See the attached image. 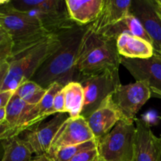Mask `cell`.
I'll use <instances>...</instances> for the list:
<instances>
[{"mask_svg":"<svg viewBox=\"0 0 161 161\" xmlns=\"http://www.w3.org/2000/svg\"><path fill=\"white\" fill-rule=\"evenodd\" d=\"M93 161H102V160H101V158H100V157H99V156H98V157H97V158H96L95 160H93Z\"/></svg>","mask_w":161,"mask_h":161,"instance_id":"cell-37","label":"cell"},{"mask_svg":"<svg viewBox=\"0 0 161 161\" xmlns=\"http://www.w3.org/2000/svg\"><path fill=\"white\" fill-rule=\"evenodd\" d=\"M160 140H161V136L160 137ZM160 161H161V149H160Z\"/></svg>","mask_w":161,"mask_h":161,"instance_id":"cell-39","label":"cell"},{"mask_svg":"<svg viewBox=\"0 0 161 161\" xmlns=\"http://www.w3.org/2000/svg\"><path fill=\"white\" fill-rule=\"evenodd\" d=\"M8 70H9V63L7 61L0 64V91H1L2 86H3L6 75H7Z\"/></svg>","mask_w":161,"mask_h":161,"instance_id":"cell-30","label":"cell"},{"mask_svg":"<svg viewBox=\"0 0 161 161\" xmlns=\"http://www.w3.org/2000/svg\"><path fill=\"white\" fill-rule=\"evenodd\" d=\"M124 33L138 36V37L142 38V39L148 41L152 44L150 38L149 37L146 31H145L144 28L140 23L138 19L130 13L128 15L126 16L124 19H122L120 21L111 26L110 28L104 30L100 34L110 38V39L116 40L119 36H120L121 34H124Z\"/></svg>","mask_w":161,"mask_h":161,"instance_id":"cell-19","label":"cell"},{"mask_svg":"<svg viewBox=\"0 0 161 161\" xmlns=\"http://www.w3.org/2000/svg\"><path fill=\"white\" fill-rule=\"evenodd\" d=\"M15 136H17L16 130L12 128L6 123V121L3 124L0 125V142Z\"/></svg>","mask_w":161,"mask_h":161,"instance_id":"cell-28","label":"cell"},{"mask_svg":"<svg viewBox=\"0 0 161 161\" xmlns=\"http://www.w3.org/2000/svg\"><path fill=\"white\" fill-rule=\"evenodd\" d=\"M8 41H12L10 36L4 28L0 26V44L8 42Z\"/></svg>","mask_w":161,"mask_h":161,"instance_id":"cell-31","label":"cell"},{"mask_svg":"<svg viewBox=\"0 0 161 161\" xmlns=\"http://www.w3.org/2000/svg\"><path fill=\"white\" fill-rule=\"evenodd\" d=\"M6 108H3L0 109V125L4 124L6 122Z\"/></svg>","mask_w":161,"mask_h":161,"instance_id":"cell-32","label":"cell"},{"mask_svg":"<svg viewBox=\"0 0 161 161\" xmlns=\"http://www.w3.org/2000/svg\"><path fill=\"white\" fill-rule=\"evenodd\" d=\"M32 107L33 105H30L24 102L15 93L11 97L7 106L6 107V121L12 128L15 129L16 133H17V130L19 126L23 122L28 112Z\"/></svg>","mask_w":161,"mask_h":161,"instance_id":"cell-22","label":"cell"},{"mask_svg":"<svg viewBox=\"0 0 161 161\" xmlns=\"http://www.w3.org/2000/svg\"><path fill=\"white\" fill-rule=\"evenodd\" d=\"M64 86L60 83H55L50 85L47 88V93L45 94L42 100L34 105L27 113L26 116L24 119L17 130V136L23 134L26 130H29L31 127L41 124L48 116L53 115V99L56 94L63 89Z\"/></svg>","mask_w":161,"mask_h":161,"instance_id":"cell-15","label":"cell"},{"mask_svg":"<svg viewBox=\"0 0 161 161\" xmlns=\"http://www.w3.org/2000/svg\"><path fill=\"white\" fill-rule=\"evenodd\" d=\"M3 152V146H2V143L1 142H0V157L2 156V153ZM3 157V156H2Z\"/></svg>","mask_w":161,"mask_h":161,"instance_id":"cell-36","label":"cell"},{"mask_svg":"<svg viewBox=\"0 0 161 161\" xmlns=\"http://www.w3.org/2000/svg\"><path fill=\"white\" fill-rule=\"evenodd\" d=\"M65 112L70 117L80 116L84 104V91L79 82H71L64 87Z\"/></svg>","mask_w":161,"mask_h":161,"instance_id":"cell-21","label":"cell"},{"mask_svg":"<svg viewBox=\"0 0 161 161\" xmlns=\"http://www.w3.org/2000/svg\"><path fill=\"white\" fill-rule=\"evenodd\" d=\"M9 4L17 10L35 17L50 35L78 25L70 18L63 0H13Z\"/></svg>","mask_w":161,"mask_h":161,"instance_id":"cell-5","label":"cell"},{"mask_svg":"<svg viewBox=\"0 0 161 161\" xmlns=\"http://www.w3.org/2000/svg\"></svg>","mask_w":161,"mask_h":161,"instance_id":"cell-42","label":"cell"},{"mask_svg":"<svg viewBox=\"0 0 161 161\" xmlns=\"http://www.w3.org/2000/svg\"><path fill=\"white\" fill-rule=\"evenodd\" d=\"M69 117L68 113H58L50 120L42 122L24 132L21 138L36 157L47 155L58 129Z\"/></svg>","mask_w":161,"mask_h":161,"instance_id":"cell-10","label":"cell"},{"mask_svg":"<svg viewBox=\"0 0 161 161\" xmlns=\"http://www.w3.org/2000/svg\"><path fill=\"white\" fill-rule=\"evenodd\" d=\"M159 6H160V5H159ZM160 9H161V6H160Z\"/></svg>","mask_w":161,"mask_h":161,"instance_id":"cell-41","label":"cell"},{"mask_svg":"<svg viewBox=\"0 0 161 161\" xmlns=\"http://www.w3.org/2000/svg\"><path fill=\"white\" fill-rule=\"evenodd\" d=\"M87 28L88 25H75L58 33L59 47L47 58L31 80L44 89L55 83L66 86L71 82H79L75 63Z\"/></svg>","mask_w":161,"mask_h":161,"instance_id":"cell-1","label":"cell"},{"mask_svg":"<svg viewBox=\"0 0 161 161\" xmlns=\"http://www.w3.org/2000/svg\"><path fill=\"white\" fill-rule=\"evenodd\" d=\"M132 0H105L103 9L95 21L88 25L94 32H101L116 25L130 14Z\"/></svg>","mask_w":161,"mask_h":161,"instance_id":"cell-16","label":"cell"},{"mask_svg":"<svg viewBox=\"0 0 161 161\" xmlns=\"http://www.w3.org/2000/svg\"><path fill=\"white\" fill-rule=\"evenodd\" d=\"M120 60L116 40L94 32L87 28L75 63L79 82L83 77L119 69Z\"/></svg>","mask_w":161,"mask_h":161,"instance_id":"cell-2","label":"cell"},{"mask_svg":"<svg viewBox=\"0 0 161 161\" xmlns=\"http://www.w3.org/2000/svg\"><path fill=\"white\" fill-rule=\"evenodd\" d=\"M156 3H157V2H156ZM157 13H158L159 16H160V18H161V9H160V6H159L157 3Z\"/></svg>","mask_w":161,"mask_h":161,"instance_id":"cell-34","label":"cell"},{"mask_svg":"<svg viewBox=\"0 0 161 161\" xmlns=\"http://www.w3.org/2000/svg\"><path fill=\"white\" fill-rule=\"evenodd\" d=\"M47 91L32 80H28L16 90L15 94L27 104L34 106L42 100Z\"/></svg>","mask_w":161,"mask_h":161,"instance_id":"cell-23","label":"cell"},{"mask_svg":"<svg viewBox=\"0 0 161 161\" xmlns=\"http://www.w3.org/2000/svg\"><path fill=\"white\" fill-rule=\"evenodd\" d=\"M79 83L84 91V104L80 116L86 119L121 85L119 69L107 70L82 78Z\"/></svg>","mask_w":161,"mask_h":161,"instance_id":"cell-7","label":"cell"},{"mask_svg":"<svg viewBox=\"0 0 161 161\" xmlns=\"http://www.w3.org/2000/svg\"><path fill=\"white\" fill-rule=\"evenodd\" d=\"M31 161H35V159L33 158V159H32V160H31Z\"/></svg>","mask_w":161,"mask_h":161,"instance_id":"cell-40","label":"cell"},{"mask_svg":"<svg viewBox=\"0 0 161 161\" xmlns=\"http://www.w3.org/2000/svg\"><path fill=\"white\" fill-rule=\"evenodd\" d=\"M111 95L86 119L97 142L111 131L119 120H122L120 113L113 103Z\"/></svg>","mask_w":161,"mask_h":161,"instance_id":"cell-14","label":"cell"},{"mask_svg":"<svg viewBox=\"0 0 161 161\" xmlns=\"http://www.w3.org/2000/svg\"><path fill=\"white\" fill-rule=\"evenodd\" d=\"M156 2H157V4L160 5V6H161V0H156Z\"/></svg>","mask_w":161,"mask_h":161,"instance_id":"cell-38","label":"cell"},{"mask_svg":"<svg viewBox=\"0 0 161 161\" xmlns=\"http://www.w3.org/2000/svg\"><path fill=\"white\" fill-rule=\"evenodd\" d=\"M91 140L96 139L86 119L81 116L75 118L69 116L58 129L47 156L50 157L63 148L82 144Z\"/></svg>","mask_w":161,"mask_h":161,"instance_id":"cell-9","label":"cell"},{"mask_svg":"<svg viewBox=\"0 0 161 161\" xmlns=\"http://www.w3.org/2000/svg\"><path fill=\"white\" fill-rule=\"evenodd\" d=\"M130 13L138 19L150 38L154 53L161 56V18L156 0H132Z\"/></svg>","mask_w":161,"mask_h":161,"instance_id":"cell-11","label":"cell"},{"mask_svg":"<svg viewBox=\"0 0 161 161\" xmlns=\"http://www.w3.org/2000/svg\"><path fill=\"white\" fill-rule=\"evenodd\" d=\"M136 126L119 120L106 135L97 141L98 156L102 161H132Z\"/></svg>","mask_w":161,"mask_h":161,"instance_id":"cell-6","label":"cell"},{"mask_svg":"<svg viewBox=\"0 0 161 161\" xmlns=\"http://www.w3.org/2000/svg\"><path fill=\"white\" fill-rule=\"evenodd\" d=\"M0 26L7 31L12 39V55L35 45L50 35L35 17L14 9L9 2L0 6Z\"/></svg>","mask_w":161,"mask_h":161,"instance_id":"cell-4","label":"cell"},{"mask_svg":"<svg viewBox=\"0 0 161 161\" xmlns=\"http://www.w3.org/2000/svg\"><path fill=\"white\" fill-rule=\"evenodd\" d=\"M58 34L50 35L35 45L11 55L7 60L9 70L0 91L16 90L25 82L31 80L47 58L59 47Z\"/></svg>","mask_w":161,"mask_h":161,"instance_id":"cell-3","label":"cell"},{"mask_svg":"<svg viewBox=\"0 0 161 161\" xmlns=\"http://www.w3.org/2000/svg\"><path fill=\"white\" fill-rule=\"evenodd\" d=\"M15 91H0V109L7 106L8 103L10 101Z\"/></svg>","mask_w":161,"mask_h":161,"instance_id":"cell-29","label":"cell"},{"mask_svg":"<svg viewBox=\"0 0 161 161\" xmlns=\"http://www.w3.org/2000/svg\"><path fill=\"white\" fill-rule=\"evenodd\" d=\"M53 115L58 113H66L64 88L60 91L54 97L53 103Z\"/></svg>","mask_w":161,"mask_h":161,"instance_id":"cell-25","label":"cell"},{"mask_svg":"<svg viewBox=\"0 0 161 161\" xmlns=\"http://www.w3.org/2000/svg\"><path fill=\"white\" fill-rule=\"evenodd\" d=\"M135 149L132 161H160L161 140L153 132L150 126L144 119H138Z\"/></svg>","mask_w":161,"mask_h":161,"instance_id":"cell-13","label":"cell"},{"mask_svg":"<svg viewBox=\"0 0 161 161\" xmlns=\"http://www.w3.org/2000/svg\"><path fill=\"white\" fill-rule=\"evenodd\" d=\"M111 96L123 120L135 123L137 113L152 97V91L146 82H135L119 85Z\"/></svg>","mask_w":161,"mask_h":161,"instance_id":"cell-8","label":"cell"},{"mask_svg":"<svg viewBox=\"0 0 161 161\" xmlns=\"http://www.w3.org/2000/svg\"><path fill=\"white\" fill-rule=\"evenodd\" d=\"M9 2V0H0V6L6 4V3H8Z\"/></svg>","mask_w":161,"mask_h":161,"instance_id":"cell-35","label":"cell"},{"mask_svg":"<svg viewBox=\"0 0 161 161\" xmlns=\"http://www.w3.org/2000/svg\"><path fill=\"white\" fill-rule=\"evenodd\" d=\"M98 157V151L97 149H90L80 153L72 157L69 161H93Z\"/></svg>","mask_w":161,"mask_h":161,"instance_id":"cell-26","label":"cell"},{"mask_svg":"<svg viewBox=\"0 0 161 161\" xmlns=\"http://www.w3.org/2000/svg\"><path fill=\"white\" fill-rule=\"evenodd\" d=\"M105 0H65L69 17L80 26L95 21L103 9Z\"/></svg>","mask_w":161,"mask_h":161,"instance_id":"cell-17","label":"cell"},{"mask_svg":"<svg viewBox=\"0 0 161 161\" xmlns=\"http://www.w3.org/2000/svg\"><path fill=\"white\" fill-rule=\"evenodd\" d=\"M119 54L130 59H146L154 54V49L148 41L132 35L124 33L116 39Z\"/></svg>","mask_w":161,"mask_h":161,"instance_id":"cell-18","label":"cell"},{"mask_svg":"<svg viewBox=\"0 0 161 161\" xmlns=\"http://www.w3.org/2000/svg\"><path fill=\"white\" fill-rule=\"evenodd\" d=\"M97 140H91V141L86 142L82 143V144L63 148V149L57 151L53 155L48 158L51 161H69L72 157H75L80 153L90 150V149H97Z\"/></svg>","mask_w":161,"mask_h":161,"instance_id":"cell-24","label":"cell"},{"mask_svg":"<svg viewBox=\"0 0 161 161\" xmlns=\"http://www.w3.org/2000/svg\"><path fill=\"white\" fill-rule=\"evenodd\" d=\"M3 153L1 161H31L32 152L20 136H15L1 142Z\"/></svg>","mask_w":161,"mask_h":161,"instance_id":"cell-20","label":"cell"},{"mask_svg":"<svg viewBox=\"0 0 161 161\" xmlns=\"http://www.w3.org/2000/svg\"><path fill=\"white\" fill-rule=\"evenodd\" d=\"M151 91H152L153 95L155 96V97H160V98H161V91H157V90H154V89H151Z\"/></svg>","mask_w":161,"mask_h":161,"instance_id":"cell-33","label":"cell"},{"mask_svg":"<svg viewBox=\"0 0 161 161\" xmlns=\"http://www.w3.org/2000/svg\"><path fill=\"white\" fill-rule=\"evenodd\" d=\"M13 51V42H3L0 44V64L7 61L12 55Z\"/></svg>","mask_w":161,"mask_h":161,"instance_id":"cell-27","label":"cell"},{"mask_svg":"<svg viewBox=\"0 0 161 161\" xmlns=\"http://www.w3.org/2000/svg\"><path fill=\"white\" fill-rule=\"evenodd\" d=\"M122 64L136 82H146L151 89L161 91V56L154 53L146 59H130L121 57Z\"/></svg>","mask_w":161,"mask_h":161,"instance_id":"cell-12","label":"cell"}]
</instances>
